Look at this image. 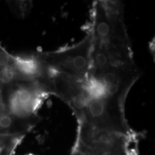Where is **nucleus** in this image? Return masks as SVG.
Here are the masks:
<instances>
[{"label":"nucleus","instance_id":"nucleus-1","mask_svg":"<svg viewBox=\"0 0 155 155\" xmlns=\"http://www.w3.org/2000/svg\"><path fill=\"white\" fill-rule=\"evenodd\" d=\"M89 31L92 38L91 69L134 62L120 1H95Z\"/></svg>","mask_w":155,"mask_h":155},{"label":"nucleus","instance_id":"nucleus-2","mask_svg":"<svg viewBox=\"0 0 155 155\" xmlns=\"http://www.w3.org/2000/svg\"><path fill=\"white\" fill-rule=\"evenodd\" d=\"M92 38L90 32L77 44L43 53L51 70L78 79L87 76L91 66Z\"/></svg>","mask_w":155,"mask_h":155},{"label":"nucleus","instance_id":"nucleus-8","mask_svg":"<svg viewBox=\"0 0 155 155\" xmlns=\"http://www.w3.org/2000/svg\"><path fill=\"white\" fill-rule=\"evenodd\" d=\"M33 155V154H29V155Z\"/></svg>","mask_w":155,"mask_h":155},{"label":"nucleus","instance_id":"nucleus-4","mask_svg":"<svg viewBox=\"0 0 155 155\" xmlns=\"http://www.w3.org/2000/svg\"><path fill=\"white\" fill-rule=\"evenodd\" d=\"M36 123L22 119L8 112L0 115V134H22L33 128Z\"/></svg>","mask_w":155,"mask_h":155},{"label":"nucleus","instance_id":"nucleus-7","mask_svg":"<svg viewBox=\"0 0 155 155\" xmlns=\"http://www.w3.org/2000/svg\"><path fill=\"white\" fill-rule=\"evenodd\" d=\"M2 94V90H1V89H0V95H1Z\"/></svg>","mask_w":155,"mask_h":155},{"label":"nucleus","instance_id":"nucleus-3","mask_svg":"<svg viewBox=\"0 0 155 155\" xmlns=\"http://www.w3.org/2000/svg\"><path fill=\"white\" fill-rule=\"evenodd\" d=\"M49 94L47 89L40 82H24L6 103L7 112L37 124L39 120L38 110Z\"/></svg>","mask_w":155,"mask_h":155},{"label":"nucleus","instance_id":"nucleus-5","mask_svg":"<svg viewBox=\"0 0 155 155\" xmlns=\"http://www.w3.org/2000/svg\"><path fill=\"white\" fill-rule=\"evenodd\" d=\"M25 135L0 134V155H13Z\"/></svg>","mask_w":155,"mask_h":155},{"label":"nucleus","instance_id":"nucleus-6","mask_svg":"<svg viewBox=\"0 0 155 155\" xmlns=\"http://www.w3.org/2000/svg\"><path fill=\"white\" fill-rule=\"evenodd\" d=\"M11 56L4 50L0 49V67L5 68L8 66L11 61Z\"/></svg>","mask_w":155,"mask_h":155}]
</instances>
